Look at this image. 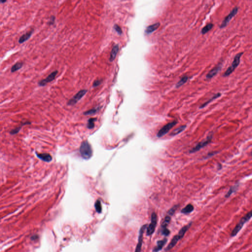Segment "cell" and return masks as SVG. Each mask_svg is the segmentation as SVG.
Wrapping results in <instances>:
<instances>
[{
  "mask_svg": "<svg viewBox=\"0 0 252 252\" xmlns=\"http://www.w3.org/2000/svg\"><path fill=\"white\" fill-rule=\"evenodd\" d=\"M79 152L81 157L83 159H89L91 158L93 155V150L91 145L87 141H84L81 145Z\"/></svg>",
  "mask_w": 252,
  "mask_h": 252,
  "instance_id": "cell-1",
  "label": "cell"
},
{
  "mask_svg": "<svg viewBox=\"0 0 252 252\" xmlns=\"http://www.w3.org/2000/svg\"><path fill=\"white\" fill-rule=\"evenodd\" d=\"M251 217H252V212L250 211L240 220L239 222L238 223L237 225L236 226V227L234 228V230H232V232L231 236L232 237L235 236L238 233L240 230H241V228H242V227H243V226L245 223L250 219Z\"/></svg>",
  "mask_w": 252,
  "mask_h": 252,
  "instance_id": "cell-2",
  "label": "cell"
},
{
  "mask_svg": "<svg viewBox=\"0 0 252 252\" xmlns=\"http://www.w3.org/2000/svg\"><path fill=\"white\" fill-rule=\"evenodd\" d=\"M243 52H241V53H238L236 55L232 65L227 69V71L224 74V75H223L224 77H228L230 75L231 73H232L234 72L236 68H237L238 65H239L240 62V59H241L242 55H243Z\"/></svg>",
  "mask_w": 252,
  "mask_h": 252,
  "instance_id": "cell-3",
  "label": "cell"
},
{
  "mask_svg": "<svg viewBox=\"0 0 252 252\" xmlns=\"http://www.w3.org/2000/svg\"><path fill=\"white\" fill-rule=\"evenodd\" d=\"M157 223V216L155 212H153L151 215V221L150 225L147 227L146 234L148 236H151L155 230L156 227Z\"/></svg>",
  "mask_w": 252,
  "mask_h": 252,
  "instance_id": "cell-4",
  "label": "cell"
},
{
  "mask_svg": "<svg viewBox=\"0 0 252 252\" xmlns=\"http://www.w3.org/2000/svg\"><path fill=\"white\" fill-rule=\"evenodd\" d=\"M177 121H174L173 122L168 123L167 124L164 125L163 127L161 128L160 130H159V131L157 135L158 137H162L164 135H166V133H168V132L172 129V128L175 126L177 124Z\"/></svg>",
  "mask_w": 252,
  "mask_h": 252,
  "instance_id": "cell-5",
  "label": "cell"
},
{
  "mask_svg": "<svg viewBox=\"0 0 252 252\" xmlns=\"http://www.w3.org/2000/svg\"><path fill=\"white\" fill-rule=\"evenodd\" d=\"M212 137H213L212 135L208 136L206 139H205L204 141H202L201 142L199 143L195 147L192 148L191 150H190L189 152L190 153H195L196 152L198 151L200 149H201V148H203L204 147L207 146V145L209 144V143H210V142L212 141Z\"/></svg>",
  "mask_w": 252,
  "mask_h": 252,
  "instance_id": "cell-6",
  "label": "cell"
},
{
  "mask_svg": "<svg viewBox=\"0 0 252 252\" xmlns=\"http://www.w3.org/2000/svg\"><path fill=\"white\" fill-rule=\"evenodd\" d=\"M147 225H144L142 226L139 230V240L137 246L136 247L135 252H141V247L142 245L143 238V234L144 231L147 228Z\"/></svg>",
  "mask_w": 252,
  "mask_h": 252,
  "instance_id": "cell-7",
  "label": "cell"
},
{
  "mask_svg": "<svg viewBox=\"0 0 252 252\" xmlns=\"http://www.w3.org/2000/svg\"><path fill=\"white\" fill-rule=\"evenodd\" d=\"M238 11V7H234V9H232V11H231L230 13L227 16L225 17L224 20H223V22L222 23L221 26H220V28H224L225 27H226L228 25V23L230 22L231 19L237 13Z\"/></svg>",
  "mask_w": 252,
  "mask_h": 252,
  "instance_id": "cell-8",
  "label": "cell"
},
{
  "mask_svg": "<svg viewBox=\"0 0 252 252\" xmlns=\"http://www.w3.org/2000/svg\"><path fill=\"white\" fill-rule=\"evenodd\" d=\"M87 92V90H81L80 91H79L72 99L69 100V102H68V104L70 106H73L77 104V102L86 94Z\"/></svg>",
  "mask_w": 252,
  "mask_h": 252,
  "instance_id": "cell-9",
  "label": "cell"
},
{
  "mask_svg": "<svg viewBox=\"0 0 252 252\" xmlns=\"http://www.w3.org/2000/svg\"><path fill=\"white\" fill-rule=\"evenodd\" d=\"M57 73H58V71H53L52 73H50L49 75H48L46 79H43L40 80V81L38 82V85L40 86H44L48 83L51 82L55 79V77H56Z\"/></svg>",
  "mask_w": 252,
  "mask_h": 252,
  "instance_id": "cell-10",
  "label": "cell"
},
{
  "mask_svg": "<svg viewBox=\"0 0 252 252\" xmlns=\"http://www.w3.org/2000/svg\"><path fill=\"white\" fill-rule=\"evenodd\" d=\"M36 154L38 159H40L41 160L44 161L45 162L49 163V162H50L52 160V157L49 154L38 153L37 152H36Z\"/></svg>",
  "mask_w": 252,
  "mask_h": 252,
  "instance_id": "cell-11",
  "label": "cell"
},
{
  "mask_svg": "<svg viewBox=\"0 0 252 252\" xmlns=\"http://www.w3.org/2000/svg\"><path fill=\"white\" fill-rule=\"evenodd\" d=\"M222 68L221 64L218 65L217 66L215 67V68H213V69H211L206 75L207 79H212V77H213L214 76H215L217 74L219 71H220V69Z\"/></svg>",
  "mask_w": 252,
  "mask_h": 252,
  "instance_id": "cell-12",
  "label": "cell"
},
{
  "mask_svg": "<svg viewBox=\"0 0 252 252\" xmlns=\"http://www.w3.org/2000/svg\"><path fill=\"white\" fill-rule=\"evenodd\" d=\"M160 23L159 22H157V23H156L149 26L146 28L145 31V33L147 35L151 34L152 33L155 31L156 30H157L160 27Z\"/></svg>",
  "mask_w": 252,
  "mask_h": 252,
  "instance_id": "cell-13",
  "label": "cell"
},
{
  "mask_svg": "<svg viewBox=\"0 0 252 252\" xmlns=\"http://www.w3.org/2000/svg\"><path fill=\"white\" fill-rule=\"evenodd\" d=\"M33 32H34V29H32L30 31L28 32L24 35H22V36L20 37L19 39V43L22 44V43L25 42L27 40H28L31 37Z\"/></svg>",
  "mask_w": 252,
  "mask_h": 252,
  "instance_id": "cell-14",
  "label": "cell"
},
{
  "mask_svg": "<svg viewBox=\"0 0 252 252\" xmlns=\"http://www.w3.org/2000/svg\"><path fill=\"white\" fill-rule=\"evenodd\" d=\"M31 124V122H29V121L21 123L19 126L17 127L16 128H15V129H13V130H11L9 132V133H10L11 135H15L17 134L20 131V130L21 129V128H22L23 126Z\"/></svg>",
  "mask_w": 252,
  "mask_h": 252,
  "instance_id": "cell-15",
  "label": "cell"
},
{
  "mask_svg": "<svg viewBox=\"0 0 252 252\" xmlns=\"http://www.w3.org/2000/svg\"><path fill=\"white\" fill-rule=\"evenodd\" d=\"M166 242H167L166 238H164V239L158 241L157 245L154 248L153 252H158L161 250L163 249L164 245L166 244Z\"/></svg>",
  "mask_w": 252,
  "mask_h": 252,
  "instance_id": "cell-16",
  "label": "cell"
},
{
  "mask_svg": "<svg viewBox=\"0 0 252 252\" xmlns=\"http://www.w3.org/2000/svg\"><path fill=\"white\" fill-rule=\"evenodd\" d=\"M179 240L180 239H179V237L177 235L175 236L172 239V241H170V243L169 245L167 246V247H166L165 250L166 251H168L170 250H171L172 248H173L175 246L176 244H177L178 241H179Z\"/></svg>",
  "mask_w": 252,
  "mask_h": 252,
  "instance_id": "cell-17",
  "label": "cell"
},
{
  "mask_svg": "<svg viewBox=\"0 0 252 252\" xmlns=\"http://www.w3.org/2000/svg\"><path fill=\"white\" fill-rule=\"evenodd\" d=\"M119 45L116 44L113 47L112 49L111 52L110 53V61H113L114 60L115 58L116 57L117 53L119 51Z\"/></svg>",
  "mask_w": 252,
  "mask_h": 252,
  "instance_id": "cell-18",
  "label": "cell"
},
{
  "mask_svg": "<svg viewBox=\"0 0 252 252\" xmlns=\"http://www.w3.org/2000/svg\"><path fill=\"white\" fill-rule=\"evenodd\" d=\"M192 224V222H191L190 224H189L188 225H186V226H185L184 227H183V228H181V230H180V231L179 232V233H178V235H177L179 237L180 239H181L184 237L185 234V233L187 232V231L188 230L189 228H190V227L191 226Z\"/></svg>",
  "mask_w": 252,
  "mask_h": 252,
  "instance_id": "cell-19",
  "label": "cell"
},
{
  "mask_svg": "<svg viewBox=\"0 0 252 252\" xmlns=\"http://www.w3.org/2000/svg\"><path fill=\"white\" fill-rule=\"evenodd\" d=\"M194 206L191 204H189L181 210V212L183 214H189L194 210Z\"/></svg>",
  "mask_w": 252,
  "mask_h": 252,
  "instance_id": "cell-20",
  "label": "cell"
},
{
  "mask_svg": "<svg viewBox=\"0 0 252 252\" xmlns=\"http://www.w3.org/2000/svg\"><path fill=\"white\" fill-rule=\"evenodd\" d=\"M221 96V94L220 93L216 94L214 95L213 97H212L211 99H209L208 101H207L206 102H205L200 107H199V108H205V107L206 106H207L209 103L212 102V101H214L215 99H217L218 98H219Z\"/></svg>",
  "mask_w": 252,
  "mask_h": 252,
  "instance_id": "cell-21",
  "label": "cell"
},
{
  "mask_svg": "<svg viewBox=\"0 0 252 252\" xmlns=\"http://www.w3.org/2000/svg\"><path fill=\"white\" fill-rule=\"evenodd\" d=\"M186 128V125H182V126H180L179 127L176 129L174 130L172 133H170V135L172 136H175V135H177L180 133H181V132H183V131Z\"/></svg>",
  "mask_w": 252,
  "mask_h": 252,
  "instance_id": "cell-22",
  "label": "cell"
},
{
  "mask_svg": "<svg viewBox=\"0 0 252 252\" xmlns=\"http://www.w3.org/2000/svg\"><path fill=\"white\" fill-rule=\"evenodd\" d=\"M189 77L187 76H184L182 77L181 78V79L177 82V84L176 85V88H179L180 87L183 85L184 84H185L186 83L187 81L188 80Z\"/></svg>",
  "mask_w": 252,
  "mask_h": 252,
  "instance_id": "cell-23",
  "label": "cell"
},
{
  "mask_svg": "<svg viewBox=\"0 0 252 252\" xmlns=\"http://www.w3.org/2000/svg\"><path fill=\"white\" fill-rule=\"evenodd\" d=\"M23 66V63H17L16 64L14 65L11 68V73H14V72L17 71L19 69H21Z\"/></svg>",
  "mask_w": 252,
  "mask_h": 252,
  "instance_id": "cell-24",
  "label": "cell"
},
{
  "mask_svg": "<svg viewBox=\"0 0 252 252\" xmlns=\"http://www.w3.org/2000/svg\"><path fill=\"white\" fill-rule=\"evenodd\" d=\"M213 26H214V25L212 23L207 24V25L205 26V27H204L202 29V30H201V33L203 34H206L207 33H208V32L212 29L213 27Z\"/></svg>",
  "mask_w": 252,
  "mask_h": 252,
  "instance_id": "cell-25",
  "label": "cell"
},
{
  "mask_svg": "<svg viewBox=\"0 0 252 252\" xmlns=\"http://www.w3.org/2000/svg\"><path fill=\"white\" fill-rule=\"evenodd\" d=\"M171 220V217L170 216H167L164 218V221H163V223L162 224V228H167L168 224L170 222Z\"/></svg>",
  "mask_w": 252,
  "mask_h": 252,
  "instance_id": "cell-26",
  "label": "cell"
},
{
  "mask_svg": "<svg viewBox=\"0 0 252 252\" xmlns=\"http://www.w3.org/2000/svg\"><path fill=\"white\" fill-rule=\"evenodd\" d=\"M95 207L96 210L98 213H100L102 212V205H101V202L100 201L98 200L96 201L95 204Z\"/></svg>",
  "mask_w": 252,
  "mask_h": 252,
  "instance_id": "cell-27",
  "label": "cell"
},
{
  "mask_svg": "<svg viewBox=\"0 0 252 252\" xmlns=\"http://www.w3.org/2000/svg\"><path fill=\"white\" fill-rule=\"evenodd\" d=\"M96 120V119L93 118H92L89 119L88 124H87V128L89 129H93L95 127V122Z\"/></svg>",
  "mask_w": 252,
  "mask_h": 252,
  "instance_id": "cell-28",
  "label": "cell"
},
{
  "mask_svg": "<svg viewBox=\"0 0 252 252\" xmlns=\"http://www.w3.org/2000/svg\"><path fill=\"white\" fill-rule=\"evenodd\" d=\"M238 188V186H237V185H236V186H234L232 187L230 189V190L228 191V193L226 194V197H230V195H232L234 193V192L236 191V190Z\"/></svg>",
  "mask_w": 252,
  "mask_h": 252,
  "instance_id": "cell-29",
  "label": "cell"
},
{
  "mask_svg": "<svg viewBox=\"0 0 252 252\" xmlns=\"http://www.w3.org/2000/svg\"><path fill=\"white\" fill-rule=\"evenodd\" d=\"M98 110H99V108H93V109H92V110H88V111H87L85 112H84V114L85 115H92V114H94L96 113L98 111Z\"/></svg>",
  "mask_w": 252,
  "mask_h": 252,
  "instance_id": "cell-30",
  "label": "cell"
},
{
  "mask_svg": "<svg viewBox=\"0 0 252 252\" xmlns=\"http://www.w3.org/2000/svg\"><path fill=\"white\" fill-rule=\"evenodd\" d=\"M177 208H178V205H175V206H174L173 207H172L170 209V210L168 211V216H171L173 215L174 214V213L175 212L176 210L177 209Z\"/></svg>",
  "mask_w": 252,
  "mask_h": 252,
  "instance_id": "cell-31",
  "label": "cell"
},
{
  "mask_svg": "<svg viewBox=\"0 0 252 252\" xmlns=\"http://www.w3.org/2000/svg\"><path fill=\"white\" fill-rule=\"evenodd\" d=\"M162 234L163 235L167 236L170 234V231L167 228H162Z\"/></svg>",
  "mask_w": 252,
  "mask_h": 252,
  "instance_id": "cell-32",
  "label": "cell"
},
{
  "mask_svg": "<svg viewBox=\"0 0 252 252\" xmlns=\"http://www.w3.org/2000/svg\"><path fill=\"white\" fill-rule=\"evenodd\" d=\"M114 29L115 30V31L117 32V33L119 34V35H121L122 34V29H121V28L119 26V25H115L114 26Z\"/></svg>",
  "mask_w": 252,
  "mask_h": 252,
  "instance_id": "cell-33",
  "label": "cell"
},
{
  "mask_svg": "<svg viewBox=\"0 0 252 252\" xmlns=\"http://www.w3.org/2000/svg\"><path fill=\"white\" fill-rule=\"evenodd\" d=\"M101 83H102V80H97L95 81L94 82L93 86L94 87H96L99 86L101 84Z\"/></svg>",
  "mask_w": 252,
  "mask_h": 252,
  "instance_id": "cell-34",
  "label": "cell"
},
{
  "mask_svg": "<svg viewBox=\"0 0 252 252\" xmlns=\"http://www.w3.org/2000/svg\"><path fill=\"white\" fill-rule=\"evenodd\" d=\"M38 238V236L35 235V236H32L31 239L32 240H35L37 239Z\"/></svg>",
  "mask_w": 252,
  "mask_h": 252,
  "instance_id": "cell-35",
  "label": "cell"
},
{
  "mask_svg": "<svg viewBox=\"0 0 252 252\" xmlns=\"http://www.w3.org/2000/svg\"><path fill=\"white\" fill-rule=\"evenodd\" d=\"M216 154V152H212L211 153H209L208 155H207V157H208L209 156H212L214 155V154Z\"/></svg>",
  "mask_w": 252,
  "mask_h": 252,
  "instance_id": "cell-36",
  "label": "cell"
},
{
  "mask_svg": "<svg viewBox=\"0 0 252 252\" xmlns=\"http://www.w3.org/2000/svg\"><path fill=\"white\" fill-rule=\"evenodd\" d=\"M54 19H55L54 17L53 19H51V20H50V24H53V22L54 21Z\"/></svg>",
  "mask_w": 252,
  "mask_h": 252,
  "instance_id": "cell-37",
  "label": "cell"
},
{
  "mask_svg": "<svg viewBox=\"0 0 252 252\" xmlns=\"http://www.w3.org/2000/svg\"><path fill=\"white\" fill-rule=\"evenodd\" d=\"M6 2H7V1H0L1 3H6Z\"/></svg>",
  "mask_w": 252,
  "mask_h": 252,
  "instance_id": "cell-38",
  "label": "cell"
}]
</instances>
